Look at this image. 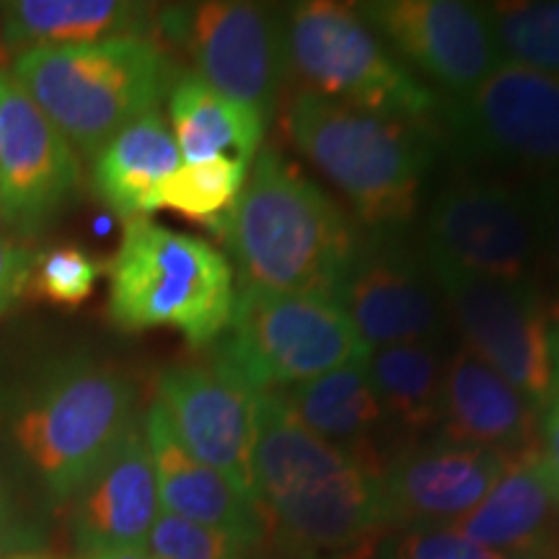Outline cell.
<instances>
[{
	"label": "cell",
	"mask_w": 559,
	"mask_h": 559,
	"mask_svg": "<svg viewBox=\"0 0 559 559\" xmlns=\"http://www.w3.org/2000/svg\"><path fill=\"white\" fill-rule=\"evenodd\" d=\"M34 251L16 236L0 234V317L26 290L34 267Z\"/></svg>",
	"instance_id": "obj_33"
},
{
	"label": "cell",
	"mask_w": 559,
	"mask_h": 559,
	"mask_svg": "<svg viewBox=\"0 0 559 559\" xmlns=\"http://www.w3.org/2000/svg\"><path fill=\"white\" fill-rule=\"evenodd\" d=\"M362 366L391 428L409 436L438 428L445 373V358L438 345L412 342L370 349Z\"/></svg>",
	"instance_id": "obj_26"
},
{
	"label": "cell",
	"mask_w": 559,
	"mask_h": 559,
	"mask_svg": "<svg viewBox=\"0 0 559 559\" xmlns=\"http://www.w3.org/2000/svg\"><path fill=\"white\" fill-rule=\"evenodd\" d=\"M13 449L52 500H70L138 423V391L122 370L62 360L11 394Z\"/></svg>",
	"instance_id": "obj_3"
},
{
	"label": "cell",
	"mask_w": 559,
	"mask_h": 559,
	"mask_svg": "<svg viewBox=\"0 0 559 559\" xmlns=\"http://www.w3.org/2000/svg\"><path fill=\"white\" fill-rule=\"evenodd\" d=\"M39 544L41 531L34 526L29 513L21 508L16 492L0 472V557H26L24 551L37 549Z\"/></svg>",
	"instance_id": "obj_32"
},
{
	"label": "cell",
	"mask_w": 559,
	"mask_h": 559,
	"mask_svg": "<svg viewBox=\"0 0 559 559\" xmlns=\"http://www.w3.org/2000/svg\"><path fill=\"white\" fill-rule=\"evenodd\" d=\"M156 11L128 0H13L0 9V37L13 55L115 37L156 39Z\"/></svg>",
	"instance_id": "obj_22"
},
{
	"label": "cell",
	"mask_w": 559,
	"mask_h": 559,
	"mask_svg": "<svg viewBox=\"0 0 559 559\" xmlns=\"http://www.w3.org/2000/svg\"><path fill=\"white\" fill-rule=\"evenodd\" d=\"M241 288L332 296L358 247L353 221L277 148H260L221 236Z\"/></svg>",
	"instance_id": "obj_2"
},
{
	"label": "cell",
	"mask_w": 559,
	"mask_h": 559,
	"mask_svg": "<svg viewBox=\"0 0 559 559\" xmlns=\"http://www.w3.org/2000/svg\"><path fill=\"white\" fill-rule=\"evenodd\" d=\"M368 353L332 298L241 288L210 360L254 394H275Z\"/></svg>",
	"instance_id": "obj_8"
},
{
	"label": "cell",
	"mask_w": 559,
	"mask_h": 559,
	"mask_svg": "<svg viewBox=\"0 0 559 559\" xmlns=\"http://www.w3.org/2000/svg\"><path fill=\"white\" fill-rule=\"evenodd\" d=\"M86 559H153L145 549H115V551H99Z\"/></svg>",
	"instance_id": "obj_36"
},
{
	"label": "cell",
	"mask_w": 559,
	"mask_h": 559,
	"mask_svg": "<svg viewBox=\"0 0 559 559\" xmlns=\"http://www.w3.org/2000/svg\"><path fill=\"white\" fill-rule=\"evenodd\" d=\"M247 174L249 160L236 156L181 164L151 192L148 215L156 210H174L187 218L205 223L210 230L223 236L236 200L247 185Z\"/></svg>",
	"instance_id": "obj_27"
},
{
	"label": "cell",
	"mask_w": 559,
	"mask_h": 559,
	"mask_svg": "<svg viewBox=\"0 0 559 559\" xmlns=\"http://www.w3.org/2000/svg\"><path fill=\"white\" fill-rule=\"evenodd\" d=\"M508 456L453 440L412 445L383 466L391 526H449L472 513L506 469Z\"/></svg>",
	"instance_id": "obj_17"
},
{
	"label": "cell",
	"mask_w": 559,
	"mask_h": 559,
	"mask_svg": "<svg viewBox=\"0 0 559 559\" xmlns=\"http://www.w3.org/2000/svg\"><path fill=\"white\" fill-rule=\"evenodd\" d=\"M145 551L153 559H260L262 549L239 536L160 510Z\"/></svg>",
	"instance_id": "obj_29"
},
{
	"label": "cell",
	"mask_w": 559,
	"mask_h": 559,
	"mask_svg": "<svg viewBox=\"0 0 559 559\" xmlns=\"http://www.w3.org/2000/svg\"><path fill=\"white\" fill-rule=\"evenodd\" d=\"M104 264L81 247H55L34 257L29 285L50 304L79 306L94 293Z\"/></svg>",
	"instance_id": "obj_30"
},
{
	"label": "cell",
	"mask_w": 559,
	"mask_h": 559,
	"mask_svg": "<svg viewBox=\"0 0 559 559\" xmlns=\"http://www.w3.org/2000/svg\"><path fill=\"white\" fill-rule=\"evenodd\" d=\"M557 526L559 502L536 445L508 456L487 498L445 528L513 559H544L555 551Z\"/></svg>",
	"instance_id": "obj_20"
},
{
	"label": "cell",
	"mask_w": 559,
	"mask_h": 559,
	"mask_svg": "<svg viewBox=\"0 0 559 559\" xmlns=\"http://www.w3.org/2000/svg\"><path fill=\"white\" fill-rule=\"evenodd\" d=\"M425 254L472 275L534 283L542 230L531 187L456 181L432 200Z\"/></svg>",
	"instance_id": "obj_11"
},
{
	"label": "cell",
	"mask_w": 559,
	"mask_h": 559,
	"mask_svg": "<svg viewBox=\"0 0 559 559\" xmlns=\"http://www.w3.org/2000/svg\"><path fill=\"white\" fill-rule=\"evenodd\" d=\"M536 425L539 409L485 360L466 347L445 358L438 423L445 440L515 456L536 449Z\"/></svg>",
	"instance_id": "obj_19"
},
{
	"label": "cell",
	"mask_w": 559,
	"mask_h": 559,
	"mask_svg": "<svg viewBox=\"0 0 559 559\" xmlns=\"http://www.w3.org/2000/svg\"><path fill=\"white\" fill-rule=\"evenodd\" d=\"M383 464L321 440L257 394L251 479L264 549L285 559H370L391 528Z\"/></svg>",
	"instance_id": "obj_1"
},
{
	"label": "cell",
	"mask_w": 559,
	"mask_h": 559,
	"mask_svg": "<svg viewBox=\"0 0 559 559\" xmlns=\"http://www.w3.org/2000/svg\"><path fill=\"white\" fill-rule=\"evenodd\" d=\"M272 396L317 438L381 461L373 443L391 423L370 386L362 360L285 386Z\"/></svg>",
	"instance_id": "obj_23"
},
{
	"label": "cell",
	"mask_w": 559,
	"mask_h": 559,
	"mask_svg": "<svg viewBox=\"0 0 559 559\" xmlns=\"http://www.w3.org/2000/svg\"><path fill=\"white\" fill-rule=\"evenodd\" d=\"M536 445H539V459H542L544 474H547L551 492H555V498L559 502V389L539 409Z\"/></svg>",
	"instance_id": "obj_35"
},
{
	"label": "cell",
	"mask_w": 559,
	"mask_h": 559,
	"mask_svg": "<svg viewBox=\"0 0 559 559\" xmlns=\"http://www.w3.org/2000/svg\"><path fill=\"white\" fill-rule=\"evenodd\" d=\"M169 117L181 160L187 164L221 156L234 158V153L236 158L251 160L260 153L264 124L194 73L171 83Z\"/></svg>",
	"instance_id": "obj_25"
},
{
	"label": "cell",
	"mask_w": 559,
	"mask_h": 559,
	"mask_svg": "<svg viewBox=\"0 0 559 559\" xmlns=\"http://www.w3.org/2000/svg\"><path fill=\"white\" fill-rule=\"evenodd\" d=\"M330 298L368 349L438 345L449 330L451 317L428 257H417L383 230L358 239Z\"/></svg>",
	"instance_id": "obj_12"
},
{
	"label": "cell",
	"mask_w": 559,
	"mask_h": 559,
	"mask_svg": "<svg viewBox=\"0 0 559 559\" xmlns=\"http://www.w3.org/2000/svg\"><path fill=\"white\" fill-rule=\"evenodd\" d=\"M428 264L464 347L542 409L557 391V355L536 285L479 277L430 257Z\"/></svg>",
	"instance_id": "obj_10"
},
{
	"label": "cell",
	"mask_w": 559,
	"mask_h": 559,
	"mask_svg": "<svg viewBox=\"0 0 559 559\" xmlns=\"http://www.w3.org/2000/svg\"><path fill=\"white\" fill-rule=\"evenodd\" d=\"M158 500L166 513L239 536L264 551V523L254 500L243 498L230 481L192 456L174 438L156 402L143 417Z\"/></svg>",
	"instance_id": "obj_21"
},
{
	"label": "cell",
	"mask_w": 559,
	"mask_h": 559,
	"mask_svg": "<svg viewBox=\"0 0 559 559\" xmlns=\"http://www.w3.org/2000/svg\"><path fill=\"white\" fill-rule=\"evenodd\" d=\"M109 317L120 330H177L192 347H213L236 304L228 257L198 236L124 221L109 262Z\"/></svg>",
	"instance_id": "obj_6"
},
{
	"label": "cell",
	"mask_w": 559,
	"mask_h": 559,
	"mask_svg": "<svg viewBox=\"0 0 559 559\" xmlns=\"http://www.w3.org/2000/svg\"><path fill=\"white\" fill-rule=\"evenodd\" d=\"M13 559H45V557H13Z\"/></svg>",
	"instance_id": "obj_38"
},
{
	"label": "cell",
	"mask_w": 559,
	"mask_h": 559,
	"mask_svg": "<svg viewBox=\"0 0 559 559\" xmlns=\"http://www.w3.org/2000/svg\"><path fill=\"white\" fill-rule=\"evenodd\" d=\"M551 334H555V355H557V389H559V306L549 313Z\"/></svg>",
	"instance_id": "obj_37"
},
{
	"label": "cell",
	"mask_w": 559,
	"mask_h": 559,
	"mask_svg": "<svg viewBox=\"0 0 559 559\" xmlns=\"http://www.w3.org/2000/svg\"><path fill=\"white\" fill-rule=\"evenodd\" d=\"M79 185V153L0 68V221L19 236L39 234Z\"/></svg>",
	"instance_id": "obj_14"
},
{
	"label": "cell",
	"mask_w": 559,
	"mask_h": 559,
	"mask_svg": "<svg viewBox=\"0 0 559 559\" xmlns=\"http://www.w3.org/2000/svg\"><path fill=\"white\" fill-rule=\"evenodd\" d=\"M91 187L122 221L148 218L151 192L181 166L171 124L158 109L138 117L96 153Z\"/></svg>",
	"instance_id": "obj_24"
},
{
	"label": "cell",
	"mask_w": 559,
	"mask_h": 559,
	"mask_svg": "<svg viewBox=\"0 0 559 559\" xmlns=\"http://www.w3.org/2000/svg\"><path fill=\"white\" fill-rule=\"evenodd\" d=\"M383 559H513L474 544L445 526L404 528L381 544Z\"/></svg>",
	"instance_id": "obj_31"
},
{
	"label": "cell",
	"mask_w": 559,
	"mask_h": 559,
	"mask_svg": "<svg viewBox=\"0 0 559 559\" xmlns=\"http://www.w3.org/2000/svg\"><path fill=\"white\" fill-rule=\"evenodd\" d=\"M156 404L174 438L202 464L223 474L243 498L254 500L257 394L213 360L169 366L156 379Z\"/></svg>",
	"instance_id": "obj_16"
},
{
	"label": "cell",
	"mask_w": 559,
	"mask_h": 559,
	"mask_svg": "<svg viewBox=\"0 0 559 559\" xmlns=\"http://www.w3.org/2000/svg\"><path fill=\"white\" fill-rule=\"evenodd\" d=\"M288 79L304 94L381 111L425 130L440 102L386 50L355 5L306 0L283 11Z\"/></svg>",
	"instance_id": "obj_7"
},
{
	"label": "cell",
	"mask_w": 559,
	"mask_h": 559,
	"mask_svg": "<svg viewBox=\"0 0 559 559\" xmlns=\"http://www.w3.org/2000/svg\"><path fill=\"white\" fill-rule=\"evenodd\" d=\"M531 190H534L536 215H539L542 254L559 272V174L544 181H536Z\"/></svg>",
	"instance_id": "obj_34"
},
{
	"label": "cell",
	"mask_w": 559,
	"mask_h": 559,
	"mask_svg": "<svg viewBox=\"0 0 559 559\" xmlns=\"http://www.w3.org/2000/svg\"><path fill=\"white\" fill-rule=\"evenodd\" d=\"M9 70L70 148L86 158L156 109L171 88L169 55L148 37L34 47L13 55Z\"/></svg>",
	"instance_id": "obj_4"
},
{
	"label": "cell",
	"mask_w": 559,
	"mask_h": 559,
	"mask_svg": "<svg viewBox=\"0 0 559 559\" xmlns=\"http://www.w3.org/2000/svg\"><path fill=\"white\" fill-rule=\"evenodd\" d=\"M158 37L192 60L198 79L267 128L288 79L283 11L241 0L164 5Z\"/></svg>",
	"instance_id": "obj_9"
},
{
	"label": "cell",
	"mask_w": 559,
	"mask_h": 559,
	"mask_svg": "<svg viewBox=\"0 0 559 559\" xmlns=\"http://www.w3.org/2000/svg\"><path fill=\"white\" fill-rule=\"evenodd\" d=\"M500 60L559 75V0L485 5Z\"/></svg>",
	"instance_id": "obj_28"
},
{
	"label": "cell",
	"mask_w": 559,
	"mask_h": 559,
	"mask_svg": "<svg viewBox=\"0 0 559 559\" xmlns=\"http://www.w3.org/2000/svg\"><path fill=\"white\" fill-rule=\"evenodd\" d=\"M438 120L459 151L559 171V75L500 62L472 94L440 102Z\"/></svg>",
	"instance_id": "obj_13"
},
{
	"label": "cell",
	"mask_w": 559,
	"mask_h": 559,
	"mask_svg": "<svg viewBox=\"0 0 559 559\" xmlns=\"http://www.w3.org/2000/svg\"><path fill=\"white\" fill-rule=\"evenodd\" d=\"M285 130L360 223L394 230L412 218L430 164L415 124L298 91L285 104Z\"/></svg>",
	"instance_id": "obj_5"
},
{
	"label": "cell",
	"mask_w": 559,
	"mask_h": 559,
	"mask_svg": "<svg viewBox=\"0 0 559 559\" xmlns=\"http://www.w3.org/2000/svg\"><path fill=\"white\" fill-rule=\"evenodd\" d=\"M160 513L156 469L143 419L132 425L107 461L70 498V528L86 555L145 549Z\"/></svg>",
	"instance_id": "obj_18"
},
{
	"label": "cell",
	"mask_w": 559,
	"mask_h": 559,
	"mask_svg": "<svg viewBox=\"0 0 559 559\" xmlns=\"http://www.w3.org/2000/svg\"><path fill=\"white\" fill-rule=\"evenodd\" d=\"M396 55L453 99L500 66L485 5L464 0H370L355 5Z\"/></svg>",
	"instance_id": "obj_15"
}]
</instances>
